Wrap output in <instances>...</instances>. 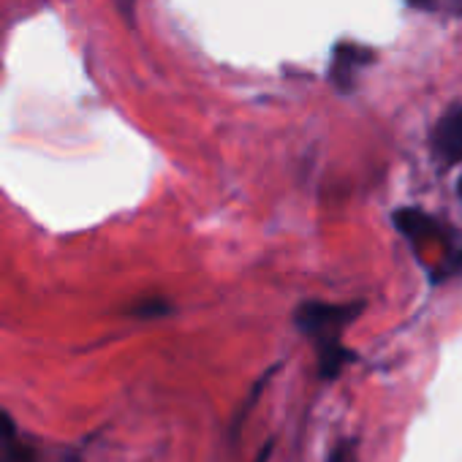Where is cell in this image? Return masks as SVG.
<instances>
[{
	"label": "cell",
	"instance_id": "6da1fadb",
	"mask_svg": "<svg viewBox=\"0 0 462 462\" xmlns=\"http://www.w3.org/2000/svg\"><path fill=\"white\" fill-rule=\"evenodd\" d=\"M362 313V305H337V302H302L294 313L297 327L316 337V343L340 340V332Z\"/></svg>",
	"mask_w": 462,
	"mask_h": 462
},
{
	"label": "cell",
	"instance_id": "7a4b0ae2",
	"mask_svg": "<svg viewBox=\"0 0 462 462\" xmlns=\"http://www.w3.org/2000/svg\"><path fill=\"white\" fill-rule=\"evenodd\" d=\"M435 150L446 163L462 161V106L451 109L435 128Z\"/></svg>",
	"mask_w": 462,
	"mask_h": 462
},
{
	"label": "cell",
	"instance_id": "3957f363",
	"mask_svg": "<svg viewBox=\"0 0 462 462\" xmlns=\"http://www.w3.org/2000/svg\"><path fill=\"white\" fill-rule=\"evenodd\" d=\"M394 226L402 231V235L413 243H430V240H440V223L435 217H430L421 209H397L392 215Z\"/></svg>",
	"mask_w": 462,
	"mask_h": 462
},
{
	"label": "cell",
	"instance_id": "277c9868",
	"mask_svg": "<svg viewBox=\"0 0 462 462\" xmlns=\"http://www.w3.org/2000/svg\"><path fill=\"white\" fill-rule=\"evenodd\" d=\"M370 52L367 50H359V47H337L335 52V66H332V79L340 85V88H348V79L354 77V71L365 63H370Z\"/></svg>",
	"mask_w": 462,
	"mask_h": 462
},
{
	"label": "cell",
	"instance_id": "5b68a950",
	"mask_svg": "<svg viewBox=\"0 0 462 462\" xmlns=\"http://www.w3.org/2000/svg\"><path fill=\"white\" fill-rule=\"evenodd\" d=\"M351 359H354V354L340 340L319 343V370H321V378H335L343 370V365H348Z\"/></svg>",
	"mask_w": 462,
	"mask_h": 462
},
{
	"label": "cell",
	"instance_id": "8992f818",
	"mask_svg": "<svg viewBox=\"0 0 462 462\" xmlns=\"http://www.w3.org/2000/svg\"><path fill=\"white\" fill-rule=\"evenodd\" d=\"M0 462H39V454H36L33 446L14 438V440L0 446Z\"/></svg>",
	"mask_w": 462,
	"mask_h": 462
},
{
	"label": "cell",
	"instance_id": "52a82bcc",
	"mask_svg": "<svg viewBox=\"0 0 462 462\" xmlns=\"http://www.w3.org/2000/svg\"><path fill=\"white\" fill-rule=\"evenodd\" d=\"M171 308H169V302L166 300H139L136 305H131V316H136V319H155V316H166Z\"/></svg>",
	"mask_w": 462,
	"mask_h": 462
},
{
	"label": "cell",
	"instance_id": "ba28073f",
	"mask_svg": "<svg viewBox=\"0 0 462 462\" xmlns=\"http://www.w3.org/2000/svg\"><path fill=\"white\" fill-rule=\"evenodd\" d=\"M14 438H17V424H14V419H12L6 411H0V446L9 443V440H14Z\"/></svg>",
	"mask_w": 462,
	"mask_h": 462
},
{
	"label": "cell",
	"instance_id": "9c48e42d",
	"mask_svg": "<svg viewBox=\"0 0 462 462\" xmlns=\"http://www.w3.org/2000/svg\"><path fill=\"white\" fill-rule=\"evenodd\" d=\"M327 462H356V448L354 443H337L329 454Z\"/></svg>",
	"mask_w": 462,
	"mask_h": 462
},
{
	"label": "cell",
	"instance_id": "30bf717a",
	"mask_svg": "<svg viewBox=\"0 0 462 462\" xmlns=\"http://www.w3.org/2000/svg\"><path fill=\"white\" fill-rule=\"evenodd\" d=\"M270 451H273V446H267L259 457H256V462H267V457H270Z\"/></svg>",
	"mask_w": 462,
	"mask_h": 462
},
{
	"label": "cell",
	"instance_id": "8fae6325",
	"mask_svg": "<svg viewBox=\"0 0 462 462\" xmlns=\"http://www.w3.org/2000/svg\"><path fill=\"white\" fill-rule=\"evenodd\" d=\"M411 4H416V6H430V0H411Z\"/></svg>",
	"mask_w": 462,
	"mask_h": 462
},
{
	"label": "cell",
	"instance_id": "7c38bea8",
	"mask_svg": "<svg viewBox=\"0 0 462 462\" xmlns=\"http://www.w3.org/2000/svg\"><path fill=\"white\" fill-rule=\"evenodd\" d=\"M457 193H459V199H462V180H459V185H457Z\"/></svg>",
	"mask_w": 462,
	"mask_h": 462
}]
</instances>
